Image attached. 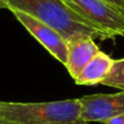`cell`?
Wrapping results in <instances>:
<instances>
[{
    "label": "cell",
    "instance_id": "30bf717a",
    "mask_svg": "<svg viewBox=\"0 0 124 124\" xmlns=\"http://www.w3.org/2000/svg\"><path fill=\"white\" fill-rule=\"evenodd\" d=\"M104 124H124V115H119V116L112 117L108 120Z\"/></svg>",
    "mask_w": 124,
    "mask_h": 124
},
{
    "label": "cell",
    "instance_id": "9c48e42d",
    "mask_svg": "<svg viewBox=\"0 0 124 124\" xmlns=\"http://www.w3.org/2000/svg\"><path fill=\"white\" fill-rule=\"evenodd\" d=\"M103 1L110 3V5L114 6V7L119 8L120 10L124 11V0H103Z\"/></svg>",
    "mask_w": 124,
    "mask_h": 124
},
{
    "label": "cell",
    "instance_id": "8992f818",
    "mask_svg": "<svg viewBox=\"0 0 124 124\" xmlns=\"http://www.w3.org/2000/svg\"><path fill=\"white\" fill-rule=\"evenodd\" d=\"M68 55L66 69L74 80L79 76L89 62L98 54L100 49L96 40L91 38H78L67 43Z\"/></svg>",
    "mask_w": 124,
    "mask_h": 124
},
{
    "label": "cell",
    "instance_id": "5b68a950",
    "mask_svg": "<svg viewBox=\"0 0 124 124\" xmlns=\"http://www.w3.org/2000/svg\"><path fill=\"white\" fill-rule=\"evenodd\" d=\"M80 102L81 117L87 124L92 122L104 124L112 117L124 115V91L84 96Z\"/></svg>",
    "mask_w": 124,
    "mask_h": 124
},
{
    "label": "cell",
    "instance_id": "3957f363",
    "mask_svg": "<svg viewBox=\"0 0 124 124\" xmlns=\"http://www.w3.org/2000/svg\"><path fill=\"white\" fill-rule=\"evenodd\" d=\"M76 13L114 40L124 36V11L103 0H63Z\"/></svg>",
    "mask_w": 124,
    "mask_h": 124
},
{
    "label": "cell",
    "instance_id": "7a4b0ae2",
    "mask_svg": "<svg viewBox=\"0 0 124 124\" xmlns=\"http://www.w3.org/2000/svg\"><path fill=\"white\" fill-rule=\"evenodd\" d=\"M0 116L14 124H87L80 98L49 102L0 101Z\"/></svg>",
    "mask_w": 124,
    "mask_h": 124
},
{
    "label": "cell",
    "instance_id": "8fae6325",
    "mask_svg": "<svg viewBox=\"0 0 124 124\" xmlns=\"http://www.w3.org/2000/svg\"><path fill=\"white\" fill-rule=\"evenodd\" d=\"M0 9H8L6 0H0Z\"/></svg>",
    "mask_w": 124,
    "mask_h": 124
},
{
    "label": "cell",
    "instance_id": "6da1fadb",
    "mask_svg": "<svg viewBox=\"0 0 124 124\" xmlns=\"http://www.w3.org/2000/svg\"><path fill=\"white\" fill-rule=\"evenodd\" d=\"M8 10L24 12L59 33L66 42L78 38L113 40L109 34L76 13L63 0H6Z\"/></svg>",
    "mask_w": 124,
    "mask_h": 124
},
{
    "label": "cell",
    "instance_id": "277c9868",
    "mask_svg": "<svg viewBox=\"0 0 124 124\" xmlns=\"http://www.w3.org/2000/svg\"><path fill=\"white\" fill-rule=\"evenodd\" d=\"M11 12L14 14L16 19L25 28V30L52 56L66 66L68 55L67 42L57 31L24 12L18 10H13Z\"/></svg>",
    "mask_w": 124,
    "mask_h": 124
},
{
    "label": "cell",
    "instance_id": "ba28073f",
    "mask_svg": "<svg viewBox=\"0 0 124 124\" xmlns=\"http://www.w3.org/2000/svg\"><path fill=\"white\" fill-rule=\"evenodd\" d=\"M101 85L117 88L121 91H124V58L115 59L110 75Z\"/></svg>",
    "mask_w": 124,
    "mask_h": 124
},
{
    "label": "cell",
    "instance_id": "7c38bea8",
    "mask_svg": "<svg viewBox=\"0 0 124 124\" xmlns=\"http://www.w3.org/2000/svg\"><path fill=\"white\" fill-rule=\"evenodd\" d=\"M0 124H14V123H12V122L7 121L6 119H3V117L0 116Z\"/></svg>",
    "mask_w": 124,
    "mask_h": 124
},
{
    "label": "cell",
    "instance_id": "52a82bcc",
    "mask_svg": "<svg viewBox=\"0 0 124 124\" xmlns=\"http://www.w3.org/2000/svg\"><path fill=\"white\" fill-rule=\"evenodd\" d=\"M113 64L114 59L110 55L100 51L82 69L79 76L75 79V82L80 86H96L102 84L110 75Z\"/></svg>",
    "mask_w": 124,
    "mask_h": 124
}]
</instances>
